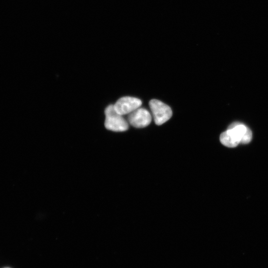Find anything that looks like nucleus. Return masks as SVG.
Segmentation results:
<instances>
[{
  "label": "nucleus",
  "instance_id": "nucleus-2",
  "mask_svg": "<svg viewBox=\"0 0 268 268\" xmlns=\"http://www.w3.org/2000/svg\"><path fill=\"white\" fill-rule=\"evenodd\" d=\"M149 105L154 122L157 125L165 123L172 116L171 108L161 101L152 99L149 101Z\"/></svg>",
  "mask_w": 268,
  "mask_h": 268
},
{
  "label": "nucleus",
  "instance_id": "nucleus-7",
  "mask_svg": "<svg viewBox=\"0 0 268 268\" xmlns=\"http://www.w3.org/2000/svg\"></svg>",
  "mask_w": 268,
  "mask_h": 268
},
{
  "label": "nucleus",
  "instance_id": "nucleus-5",
  "mask_svg": "<svg viewBox=\"0 0 268 268\" xmlns=\"http://www.w3.org/2000/svg\"><path fill=\"white\" fill-rule=\"evenodd\" d=\"M220 141L222 144L229 147H236L239 143V142L234 139L226 131L220 134Z\"/></svg>",
  "mask_w": 268,
  "mask_h": 268
},
{
  "label": "nucleus",
  "instance_id": "nucleus-1",
  "mask_svg": "<svg viewBox=\"0 0 268 268\" xmlns=\"http://www.w3.org/2000/svg\"><path fill=\"white\" fill-rule=\"evenodd\" d=\"M105 114V126L107 130L124 132L128 129V121L116 111L113 105H110L106 108Z\"/></svg>",
  "mask_w": 268,
  "mask_h": 268
},
{
  "label": "nucleus",
  "instance_id": "nucleus-3",
  "mask_svg": "<svg viewBox=\"0 0 268 268\" xmlns=\"http://www.w3.org/2000/svg\"><path fill=\"white\" fill-rule=\"evenodd\" d=\"M152 117L148 110L143 108H138L128 114L127 121L132 126L141 128L148 126L151 122Z\"/></svg>",
  "mask_w": 268,
  "mask_h": 268
},
{
  "label": "nucleus",
  "instance_id": "nucleus-4",
  "mask_svg": "<svg viewBox=\"0 0 268 268\" xmlns=\"http://www.w3.org/2000/svg\"><path fill=\"white\" fill-rule=\"evenodd\" d=\"M141 104V101L138 98L125 96L118 99L113 105L116 111L123 116L130 114L139 108Z\"/></svg>",
  "mask_w": 268,
  "mask_h": 268
},
{
  "label": "nucleus",
  "instance_id": "nucleus-6",
  "mask_svg": "<svg viewBox=\"0 0 268 268\" xmlns=\"http://www.w3.org/2000/svg\"><path fill=\"white\" fill-rule=\"evenodd\" d=\"M252 132L250 130V129L248 128L246 133H245V134L242 137L241 141V143H243V144L248 143L249 142H250V141L252 139Z\"/></svg>",
  "mask_w": 268,
  "mask_h": 268
}]
</instances>
